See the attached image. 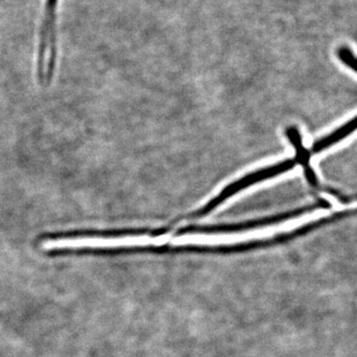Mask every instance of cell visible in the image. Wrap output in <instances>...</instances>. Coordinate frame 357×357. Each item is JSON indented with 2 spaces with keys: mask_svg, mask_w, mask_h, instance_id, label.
Here are the masks:
<instances>
[{
  "mask_svg": "<svg viewBox=\"0 0 357 357\" xmlns=\"http://www.w3.org/2000/svg\"><path fill=\"white\" fill-rule=\"evenodd\" d=\"M297 164L296 158L288 159L280 162V163L275 164L273 166L267 167V168L261 169V170H258L256 172L249 174L248 176H244L243 178H239V180L225 187L218 194V196L208 202L203 208L194 211V213H189V215H185V217L178 218L175 223L180 222V220H197V218L206 217V215H208L211 211L215 210L223 202L227 201L230 197L234 196L237 192L243 191L245 188L250 187V185L261 182V181L267 180V178H273L275 176L280 175L282 173L288 172V171L295 168Z\"/></svg>",
  "mask_w": 357,
  "mask_h": 357,
  "instance_id": "6da1fadb",
  "label": "cell"
},
{
  "mask_svg": "<svg viewBox=\"0 0 357 357\" xmlns=\"http://www.w3.org/2000/svg\"><path fill=\"white\" fill-rule=\"evenodd\" d=\"M290 142L292 143L294 148L296 150V160L298 164H301L304 167L305 175H306L307 180L309 181V184L318 191L326 192L328 194L335 196V198H342V192L335 191V190L331 189V188L326 187L319 183L318 177L314 174V170L310 164V158H311V153L310 150L303 145L302 136H301L300 131L296 126H290L286 131Z\"/></svg>",
  "mask_w": 357,
  "mask_h": 357,
  "instance_id": "7a4b0ae2",
  "label": "cell"
},
{
  "mask_svg": "<svg viewBox=\"0 0 357 357\" xmlns=\"http://www.w3.org/2000/svg\"><path fill=\"white\" fill-rule=\"evenodd\" d=\"M356 117H354L351 121L345 122L344 126L338 128L337 130L333 131V132L331 133L330 135L325 136V137L316 141L314 144L312 145L310 153H311V155L319 153V152L323 151V150L326 149V148L335 144L338 141L344 139V138L347 137L349 134H351L356 130Z\"/></svg>",
  "mask_w": 357,
  "mask_h": 357,
  "instance_id": "3957f363",
  "label": "cell"
},
{
  "mask_svg": "<svg viewBox=\"0 0 357 357\" xmlns=\"http://www.w3.org/2000/svg\"><path fill=\"white\" fill-rule=\"evenodd\" d=\"M337 56L347 67L351 68L354 72H356V59L351 49L342 47L337 51Z\"/></svg>",
  "mask_w": 357,
  "mask_h": 357,
  "instance_id": "277c9868",
  "label": "cell"
}]
</instances>
